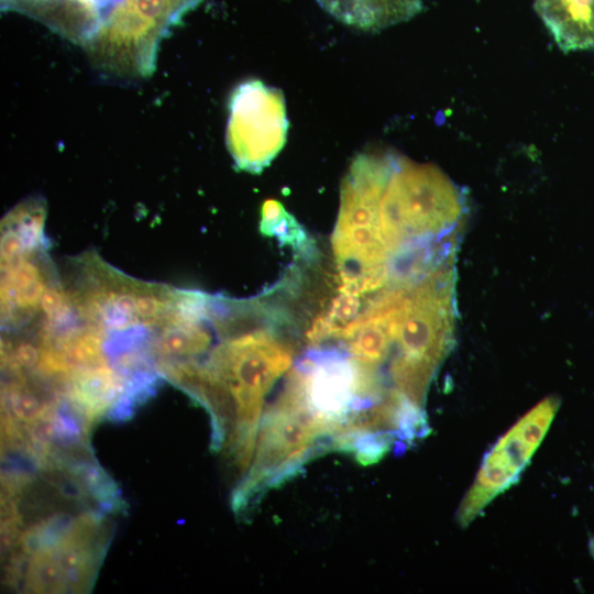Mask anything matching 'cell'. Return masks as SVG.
<instances>
[{"mask_svg":"<svg viewBox=\"0 0 594 594\" xmlns=\"http://www.w3.org/2000/svg\"><path fill=\"white\" fill-rule=\"evenodd\" d=\"M228 301L210 314L221 343L199 363L233 402L235 427L226 448L245 471L254 454L264 398L292 365L293 350L271 328L260 324L263 311L258 304Z\"/></svg>","mask_w":594,"mask_h":594,"instance_id":"obj_1","label":"cell"},{"mask_svg":"<svg viewBox=\"0 0 594 594\" xmlns=\"http://www.w3.org/2000/svg\"><path fill=\"white\" fill-rule=\"evenodd\" d=\"M466 210L463 191L439 168L395 155L378 209L392 254L421 243L459 241Z\"/></svg>","mask_w":594,"mask_h":594,"instance_id":"obj_2","label":"cell"},{"mask_svg":"<svg viewBox=\"0 0 594 594\" xmlns=\"http://www.w3.org/2000/svg\"><path fill=\"white\" fill-rule=\"evenodd\" d=\"M331 428L306 405L288 376L276 402L261 418L254 454L233 494V509L245 513L265 491L284 483L318 452L331 449Z\"/></svg>","mask_w":594,"mask_h":594,"instance_id":"obj_3","label":"cell"},{"mask_svg":"<svg viewBox=\"0 0 594 594\" xmlns=\"http://www.w3.org/2000/svg\"><path fill=\"white\" fill-rule=\"evenodd\" d=\"M202 0H118L85 45L95 66L111 75L153 74L158 45L170 28Z\"/></svg>","mask_w":594,"mask_h":594,"instance_id":"obj_4","label":"cell"},{"mask_svg":"<svg viewBox=\"0 0 594 594\" xmlns=\"http://www.w3.org/2000/svg\"><path fill=\"white\" fill-rule=\"evenodd\" d=\"M559 406L558 397L543 398L493 444L457 508L455 520L460 527L466 528L497 495L518 481Z\"/></svg>","mask_w":594,"mask_h":594,"instance_id":"obj_5","label":"cell"},{"mask_svg":"<svg viewBox=\"0 0 594 594\" xmlns=\"http://www.w3.org/2000/svg\"><path fill=\"white\" fill-rule=\"evenodd\" d=\"M226 145L235 166L262 172L286 143L288 120L283 92L258 79L240 82L229 98Z\"/></svg>","mask_w":594,"mask_h":594,"instance_id":"obj_6","label":"cell"},{"mask_svg":"<svg viewBox=\"0 0 594 594\" xmlns=\"http://www.w3.org/2000/svg\"><path fill=\"white\" fill-rule=\"evenodd\" d=\"M289 375L306 405L331 428L332 435L349 415L366 408L359 395L356 366L349 354L311 349Z\"/></svg>","mask_w":594,"mask_h":594,"instance_id":"obj_7","label":"cell"},{"mask_svg":"<svg viewBox=\"0 0 594 594\" xmlns=\"http://www.w3.org/2000/svg\"><path fill=\"white\" fill-rule=\"evenodd\" d=\"M1 318L6 331L25 327L36 315L42 294L55 273L46 252L2 263Z\"/></svg>","mask_w":594,"mask_h":594,"instance_id":"obj_8","label":"cell"},{"mask_svg":"<svg viewBox=\"0 0 594 594\" xmlns=\"http://www.w3.org/2000/svg\"><path fill=\"white\" fill-rule=\"evenodd\" d=\"M1 7L26 14L84 45L95 35L103 18V11L92 0H1Z\"/></svg>","mask_w":594,"mask_h":594,"instance_id":"obj_9","label":"cell"},{"mask_svg":"<svg viewBox=\"0 0 594 594\" xmlns=\"http://www.w3.org/2000/svg\"><path fill=\"white\" fill-rule=\"evenodd\" d=\"M45 217L46 202L38 196L22 200L7 212L1 222V263L46 252Z\"/></svg>","mask_w":594,"mask_h":594,"instance_id":"obj_10","label":"cell"},{"mask_svg":"<svg viewBox=\"0 0 594 594\" xmlns=\"http://www.w3.org/2000/svg\"><path fill=\"white\" fill-rule=\"evenodd\" d=\"M535 9L561 50H594V0H535Z\"/></svg>","mask_w":594,"mask_h":594,"instance_id":"obj_11","label":"cell"},{"mask_svg":"<svg viewBox=\"0 0 594 594\" xmlns=\"http://www.w3.org/2000/svg\"><path fill=\"white\" fill-rule=\"evenodd\" d=\"M338 21L364 31H380L408 21L422 0H317Z\"/></svg>","mask_w":594,"mask_h":594,"instance_id":"obj_12","label":"cell"},{"mask_svg":"<svg viewBox=\"0 0 594 594\" xmlns=\"http://www.w3.org/2000/svg\"><path fill=\"white\" fill-rule=\"evenodd\" d=\"M260 231L276 238L280 245H289L301 253H306L310 245L302 226L274 199L266 200L262 206Z\"/></svg>","mask_w":594,"mask_h":594,"instance_id":"obj_13","label":"cell"},{"mask_svg":"<svg viewBox=\"0 0 594 594\" xmlns=\"http://www.w3.org/2000/svg\"><path fill=\"white\" fill-rule=\"evenodd\" d=\"M102 11L103 13L118 0H92Z\"/></svg>","mask_w":594,"mask_h":594,"instance_id":"obj_14","label":"cell"},{"mask_svg":"<svg viewBox=\"0 0 594 594\" xmlns=\"http://www.w3.org/2000/svg\"><path fill=\"white\" fill-rule=\"evenodd\" d=\"M588 549H590L591 556H592L593 559H594V537H592V538L590 539V542H588Z\"/></svg>","mask_w":594,"mask_h":594,"instance_id":"obj_15","label":"cell"}]
</instances>
